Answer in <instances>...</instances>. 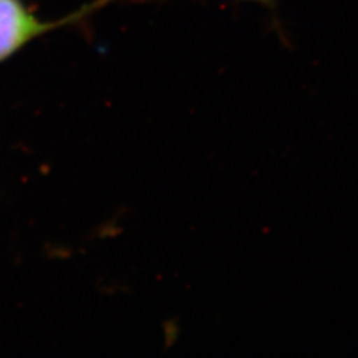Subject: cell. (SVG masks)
<instances>
[{"instance_id":"cell-1","label":"cell","mask_w":358,"mask_h":358,"mask_svg":"<svg viewBox=\"0 0 358 358\" xmlns=\"http://www.w3.org/2000/svg\"><path fill=\"white\" fill-rule=\"evenodd\" d=\"M110 0H96L88 7L56 22H41L23 0H0V64L10 60L34 40L56 28L84 19Z\"/></svg>"},{"instance_id":"cell-2","label":"cell","mask_w":358,"mask_h":358,"mask_svg":"<svg viewBox=\"0 0 358 358\" xmlns=\"http://www.w3.org/2000/svg\"><path fill=\"white\" fill-rule=\"evenodd\" d=\"M250 1H257V3H263V4H272L275 0H250Z\"/></svg>"}]
</instances>
